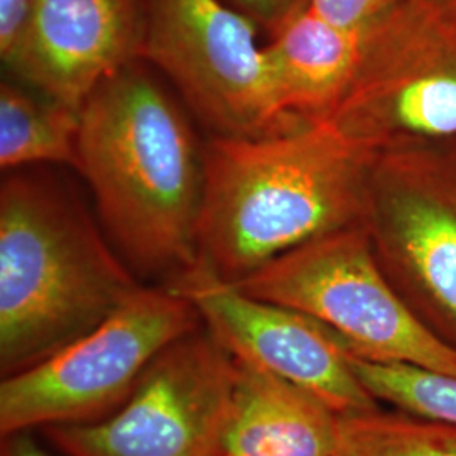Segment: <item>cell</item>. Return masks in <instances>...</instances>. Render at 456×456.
Wrapping results in <instances>:
<instances>
[{
	"label": "cell",
	"mask_w": 456,
	"mask_h": 456,
	"mask_svg": "<svg viewBox=\"0 0 456 456\" xmlns=\"http://www.w3.org/2000/svg\"><path fill=\"white\" fill-rule=\"evenodd\" d=\"M166 286L191 301L233 359L310 391L338 416L380 408L350 367L342 337L308 314L248 296L203 262Z\"/></svg>",
	"instance_id": "cell-10"
},
{
	"label": "cell",
	"mask_w": 456,
	"mask_h": 456,
	"mask_svg": "<svg viewBox=\"0 0 456 456\" xmlns=\"http://www.w3.org/2000/svg\"><path fill=\"white\" fill-rule=\"evenodd\" d=\"M399 0H308L311 9L342 28L363 29L384 16Z\"/></svg>",
	"instance_id": "cell-17"
},
{
	"label": "cell",
	"mask_w": 456,
	"mask_h": 456,
	"mask_svg": "<svg viewBox=\"0 0 456 456\" xmlns=\"http://www.w3.org/2000/svg\"><path fill=\"white\" fill-rule=\"evenodd\" d=\"M201 325L183 294L167 286H141L82 338L37 365L2 377V438L109 418L129 399L154 357Z\"/></svg>",
	"instance_id": "cell-5"
},
{
	"label": "cell",
	"mask_w": 456,
	"mask_h": 456,
	"mask_svg": "<svg viewBox=\"0 0 456 456\" xmlns=\"http://www.w3.org/2000/svg\"><path fill=\"white\" fill-rule=\"evenodd\" d=\"M233 5L250 17L256 24L264 26L269 33L274 31L277 26L308 5V0H232Z\"/></svg>",
	"instance_id": "cell-19"
},
{
	"label": "cell",
	"mask_w": 456,
	"mask_h": 456,
	"mask_svg": "<svg viewBox=\"0 0 456 456\" xmlns=\"http://www.w3.org/2000/svg\"><path fill=\"white\" fill-rule=\"evenodd\" d=\"M141 0H33L7 68L39 94L82 110L98 86L141 60Z\"/></svg>",
	"instance_id": "cell-11"
},
{
	"label": "cell",
	"mask_w": 456,
	"mask_h": 456,
	"mask_svg": "<svg viewBox=\"0 0 456 456\" xmlns=\"http://www.w3.org/2000/svg\"><path fill=\"white\" fill-rule=\"evenodd\" d=\"M370 152L456 141V24L399 0L363 37L357 73L326 118Z\"/></svg>",
	"instance_id": "cell-7"
},
{
	"label": "cell",
	"mask_w": 456,
	"mask_h": 456,
	"mask_svg": "<svg viewBox=\"0 0 456 456\" xmlns=\"http://www.w3.org/2000/svg\"><path fill=\"white\" fill-rule=\"evenodd\" d=\"M222 456H340L338 414L310 391L235 359Z\"/></svg>",
	"instance_id": "cell-12"
},
{
	"label": "cell",
	"mask_w": 456,
	"mask_h": 456,
	"mask_svg": "<svg viewBox=\"0 0 456 456\" xmlns=\"http://www.w3.org/2000/svg\"><path fill=\"white\" fill-rule=\"evenodd\" d=\"M374 152L330 122L205 144L200 256L228 282L362 222Z\"/></svg>",
	"instance_id": "cell-2"
},
{
	"label": "cell",
	"mask_w": 456,
	"mask_h": 456,
	"mask_svg": "<svg viewBox=\"0 0 456 456\" xmlns=\"http://www.w3.org/2000/svg\"><path fill=\"white\" fill-rule=\"evenodd\" d=\"M350 367L377 401L423 418L456 423V377L406 363L360 359L346 350Z\"/></svg>",
	"instance_id": "cell-16"
},
{
	"label": "cell",
	"mask_w": 456,
	"mask_h": 456,
	"mask_svg": "<svg viewBox=\"0 0 456 456\" xmlns=\"http://www.w3.org/2000/svg\"><path fill=\"white\" fill-rule=\"evenodd\" d=\"M436 14L456 24V0H418Z\"/></svg>",
	"instance_id": "cell-21"
},
{
	"label": "cell",
	"mask_w": 456,
	"mask_h": 456,
	"mask_svg": "<svg viewBox=\"0 0 456 456\" xmlns=\"http://www.w3.org/2000/svg\"><path fill=\"white\" fill-rule=\"evenodd\" d=\"M235 375V359L201 325L154 357L114 414L43 433L66 456H216Z\"/></svg>",
	"instance_id": "cell-9"
},
{
	"label": "cell",
	"mask_w": 456,
	"mask_h": 456,
	"mask_svg": "<svg viewBox=\"0 0 456 456\" xmlns=\"http://www.w3.org/2000/svg\"><path fill=\"white\" fill-rule=\"evenodd\" d=\"M216 456H222V455H216Z\"/></svg>",
	"instance_id": "cell-22"
},
{
	"label": "cell",
	"mask_w": 456,
	"mask_h": 456,
	"mask_svg": "<svg viewBox=\"0 0 456 456\" xmlns=\"http://www.w3.org/2000/svg\"><path fill=\"white\" fill-rule=\"evenodd\" d=\"M142 284L60 183L28 169L0 186V374L82 338Z\"/></svg>",
	"instance_id": "cell-3"
},
{
	"label": "cell",
	"mask_w": 456,
	"mask_h": 456,
	"mask_svg": "<svg viewBox=\"0 0 456 456\" xmlns=\"http://www.w3.org/2000/svg\"><path fill=\"white\" fill-rule=\"evenodd\" d=\"M77 171L135 276L166 286L201 262L205 144L146 61L115 73L83 105Z\"/></svg>",
	"instance_id": "cell-1"
},
{
	"label": "cell",
	"mask_w": 456,
	"mask_h": 456,
	"mask_svg": "<svg viewBox=\"0 0 456 456\" xmlns=\"http://www.w3.org/2000/svg\"><path fill=\"white\" fill-rule=\"evenodd\" d=\"M141 60L213 135L259 137L305 122L282 114L257 24L222 0H141Z\"/></svg>",
	"instance_id": "cell-8"
},
{
	"label": "cell",
	"mask_w": 456,
	"mask_h": 456,
	"mask_svg": "<svg viewBox=\"0 0 456 456\" xmlns=\"http://www.w3.org/2000/svg\"><path fill=\"white\" fill-rule=\"evenodd\" d=\"M82 110L46 97L28 85H0V166L16 171L39 164L78 169Z\"/></svg>",
	"instance_id": "cell-14"
},
{
	"label": "cell",
	"mask_w": 456,
	"mask_h": 456,
	"mask_svg": "<svg viewBox=\"0 0 456 456\" xmlns=\"http://www.w3.org/2000/svg\"><path fill=\"white\" fill-rule=\"evenodd\" d=\"M232 284L331 328L360 359L456 377V348L392 286L362 222L299 245Z\"/></svg>",
	"instance_id": "cell-4"
},
{
	"label": "cell",
	"mask_w": 456,
	"mask_h": 456,
	"mask_svg": "<svg viewBox=\"0 0 456 456\" xmlns=\"http://www.w3.org/2000/svg\"><path fill=\"white\" fill-rule=\"evenodd\" d=\"M362 225L409 308L456 348V141L375 152Z\"/></svg>",
	"instance_id": "cell-6"
},
{
	"label": "cell",
	"mask_w": 456,
	"mask_h": 456,
	"mask_svg": "<svg viewBox=\"0 0 456 456\" xmlns=\"http://www.w3.org/2000/svg\"><path fill=\"white\" fill-rule=\"evenodd\" d=\"M33 0H0V58L11 61L22 39Z\"/></svg>",
	"instance_id": "cell-18"
},
{
	"label": "cell",
	"mask_w": 456,
	"mask_h": 456,
	"mask_svg": "<svg viewBox=\"0 0 456 456\" xmlns=\"http://www.w3.org/2000/svg\"><path fill=\"white\" fill-rule=\"evenodd\" d=\"M340 456H456V423L375 409L338 418Z\"/></svg>",
	"instance_id": "cell-15"
},
{
	"label": "cell",
	"mask_w": 456,
	"mask_h": 456,
	"mask_svg": "<svg viewBox=\"0 0 456 456\" xmlns=\"http://www.w3.org/2000/svg\"><path fill=\"white\" fill-rule=\"evenodd\" d=\"M365 29L337 26L305 5L269 33L265 54L282 114L294 122L333 114L357 73Z\"/></svg>",
	"instance_id": "cell-13"
},
{
	"label": "cell",
	"mask_w": 456,
	"mask_h": 456,
	"mask_svg": "<svg viewBox=\"0 0 456 456\" xmlns=\"http://www.w3.org/2000/svg\"><path fill=\"white\" fill-rule=\"evenodd\" d=\"M0 456H53L34 440L31 433H17L2 438Z\"/></svg>",
	"instance_id": "cell-20"
}]
</instances>
